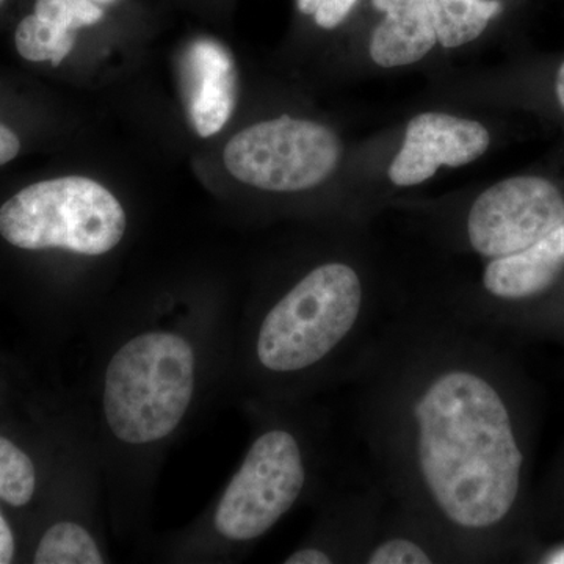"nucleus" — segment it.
I'll return each instance as SVG.
<instances>
[{"mask_svg":"<svg viewBox=\"0 0 564 564\" xmlns=\"http://www.w3.org/2000/svg\"><path fill=\"white\" fill-rule=\"evenodd\" d=\"M344 147L328 126L280 117L256 122L226 144L223 161L234 180L259 191L293 193L325 184Z\"/></svg>","mask_w":564,"mask_h":564,"instance_id":"obj_5","label":"nucleus"},{"mask_svg":"<svg viewBox=\"0 0 564 564\" xmlns=\"http://www.w3.org/2000/svg\"><path fill=\"white\" fill-rule=\"evenodd\" d=\"M437 43L456 50L480 39L502 10L499 0H426Z\"/></svg>","mask_w":564,"mask_h":564,"instance_id":"obj_13","label":"nucleus"},{"mask_svg":"<svg viewBox=\"0 0 564 564\" xmlns=\"http://www.w3.org/2000/svg\"><path fill=\"white\" fill-rule=\"evenodd\" d=\"M36 475L32 459L21 448L0 436V500L24 507L35 492Z\"/></svg>","mask_w":564,"mask_h":564,"instance_id":"obj_16","label":"nucleus"},{"mask_svg":"<svg viewBox=\"0 0 564 564\" xmlns=\"http://www.w3.org/2000/svg\"><path fill=\"white\" fill-rule=\"evenodd\" d=\"M310 467L300 437L289 429L259 434L223 494L215 529L234 543L269 533L302 499Z\"/></svg>","mask_w":564,"mask_h":564,"instance_id":"obj_6","label":"nucleus"},{"mask_svg":"<svg viewBox=\"0 0 564 564\" xmlns=\"http://www.w3.org/2000/svg\"><path fill=\"white\" fill-rule=\"evenodd\" d=\"M350 383L375 484L440 534L456 563L497 558L521 503L527 454L480 325L455 311L392 317Z\"/></svg>","mask_w":564,"mask_h":564,"instance_id":"obj_1","label":"nucleus"},{"mask_svg":"<svg viewBox=\"0 0 564 564\" xmlns=\"http://www.w3.org/2000/svg\"><path fill=\"white\" fill-rule=\"evenodd\" d=\"M17 50L29 62H51L58 66L74 50V32L32 13L17 29Z\"/></svg>","mask_w":564,"mask_h":564,"instance_id":"obj_14","label":"nucleus"},{"mask_svg":"<svg viewBox=\"0 0 564 564\" xmlns=\"http://www.w3.org/2000/svg\"><path fill=\"white\" fill-rule=\"evenodd\" d=\"M14 555V538L9 524L0 514V564L11 563Z\"/></svg>","mask_w":564,"mask_h":564,"instance_id":"obj_20","label":"nucleus"},{"mask_svg":"<svg viewBox=\"0 0 564 564\" xmlns=\"http://www.w3.org/2000/svg\"><path fill=\"white\" fill-rule=\"evenodd\" d=\"M124 232L121 203L90 177L36 182L0 207V234L22 250L62 248L101 256L113 250Z\"/></svg>","mask_w":564,"mask_h":564,"instance_id":"obj_4","label":"nucleus"},{"mask_svg":"<svg viewBox=\"0 0 564 564\" xmlns=\"http://www.w3.org/2000/svg\"><path fill=\"white\" fill-rule=\"evenodd\" d=\"M489 144L491 133L480 121L425 111L408 122L402 148L389 165V180L395 187H415L443 166L458 169L477 161Z\"/></svg>","mask_w":564,"mask_h":564,"instance_id":"obj_8","label":"nucleus"},{"mask_svg":"<svg viewBox=\"0 0 564 564\" xmlns=\"http://www.w3.org/2000/svg\"><path fill=\"white\" fill-rule=\"evenodd\" d=\"M373 7L384 13L369 44L370 57L381 68L414 65L436 46L426 0H373Z\"/></svg>","mask_w":564,"mask_h":564,"instance_id":"obj_11","label":"nucleus"},{"mask_svg":"<svg viewBox=\"0 0 564 564\" xmlns=\"http://www.w3.org/2000/svg\"><path fill=\"white\" fill-rule=\"evenodd\" d=\"M21 151L20 137L0 122V166L13 161Z\"/></svg>","mask_w":564,"mask_h":564,"instance_id":"obj_19","label":"nucleus"},{"mask_svg":"<svg viewBox=\"0 0 564 564\" xmlns=\"http://www.w3.org/2000/svg\"><path fill=\"white\" fill-rule=\"evenodd\" d=\"M564 225V195L541 176H513L481 192L464 215L467 250L480 258L514 254Z\"/></svg>","mask_w":564,"mask_h":564,"instance_id":"obj_7","label":"nucleus"},{"mask_svg":"<svg viewBox=\"0 0 564 564\" xmlns=\"http://www.w3.org/2000/svg\"><path fill=\"white\" fill-rule=\"evenodd\" d=\"M555 95L556 99H558L560 107L564 110V62L558 70H556Z\"/></svg>","mask_w":564,"mask_h":564,"instance_id":"obj_21","label":"nucleus"},{"mask_svg":"<svg viewBox=\"0 0 564 564\" xmlns=\"http://www.w3.org/2000/svg\"><path fill=\"white\" fill-rule=\"evenodd\" d=\"M377 303L355 259L311 267L263 314L256 361L273 377H296L345 361L350 377L377 334Z\"/></svg>","mask_w":564,"mask_h":564,"instance_id":"obj_2","label":"nucleus"},{"mask_svg":"<svg viewBox=\"0 0 564 564\" xmlns=\"http://www.w3.org/2000/svg\"><path fill=\"white\" fill-rule=\"evenodd\" d=\"M358 0H296V7L306 17H313L318 28L332 31L339 28L355 9Z\"/></svg>","mask_w":564,"mask_h":564,"instance_id":"obj_18","label":"nucleus"},{"mask_svg":"<svg viewBox=\"0 0 564 564\" xmlns=\"http://www.w3.org/2000/svg\"><path fill=\"white\" fill-rule=\"evenodd\" d=\"M36 564H102L98 545L87 530L74 522H58L41 538Z\"/></svg>","mask_w":564,"mask_h":564,"instance_id":"obj_15","label":"nucleus"},{"mask_svg":"<svg viewBox=\"0 0 564 564\" xmlns=\"http://www.w3.org/2000/svg\"><path fill=\"white\" fill-rule=\"evenodd\" d=\"M3 2H6V0H0V6H2Z\"/></svg>","mask_w":564,"mask_h":564,"instance_id":"obj_24","label":"nucleus"},{"mask_svg":"<svg viewBox=\"0 0 564 564\" xmlns=\"http://www.w3.org/2000/svg\"><path fill=\"white\" fill-rule=\"evenodd\" d=\"M543 563L549 564H564V545L563 547L554 549L544 556Z\"/></svg>","mask_w":564,"mask_h":564,"instance_id":"obj_22","label":"nucleus"},{"mask_svg":"<svg viewBox=\"0 0 564 564\" xmlns=\"http://www.w3.org/2000/svg\"><path fill=\"white\" fill-rule=\"evenodd\" d=\"M456 563L443 538L389 500L362 564Z\"/></svg>","mask_w":564,"mask_h":564,"instance_id":"obj_12","label":"nucleus"},{"mask_svg":"<svg viewBox=\"0 0 564 564\" xmlns=\"http://www.w3.org/2000/svg\"><path fill=\"white\" fill-rule=\"evenodd\" d=\"M564 274V225L525 250L489 259L477 291L455 313L481 325L497 307L540 299Z\"/></svg>","mask_w":564,"mask_h":564,"instance_id":"obj_9","label":"nucleus"},{"mask_svg":"<svg viewBox=\"0 0 564 564\" xmlns=\"http://www.w3.org/2000/svg\"><path fill=\"white\" fill-rule=\"evenodd\" d=\"M99 6H109V3L118 2V0H95Z\"/></svg>","mask_w":564,"mask_h":564,"instance_id":"obj_23","label":"nucleus"},{"mask_svg":"<svg viewBox=\"0 0 564 564\" xmlns=\"http://www.w3.org/2000/svg\"><path fill=\"white\" fill-rule=\"evenodd\" d=\"M185 109L199 137L215 135L231 120L237 68L231 52L214 39L193 40L180 61Z\"/></svg>","mask_w":564,"mask_h":564,"instance_id":"obj_10","label":"nucleus"},{"mask_svg":"<svg viewBox=\"0 0 564 564\" xmlns=\"http://www.w3.org/2000/svg\"><path fill=\"white\" fill-rule=\"evenodd\" d=\"M193 389L191 344L172 333L141 334L121 347L107 367V423L122 443H154L180 425Z\"/></svg>","mask_w":564,"mask_h":564,"instance_id":"obj_3","label":"nucleus"},{"mask_svg":"<svg viewBox=\"0 0 564 564\" xmlns=\"http://www.w3.org/2000/svg\"><path fill=\"white\" fill-rule=\"evenodd\" d=\"M35 14L70 32L102 21V6L95 0H36Z\"/></svg>","mask_w":564,"mask_h":564,"instance_id":"obj_17","label":"nucleus"}]
</instances>
